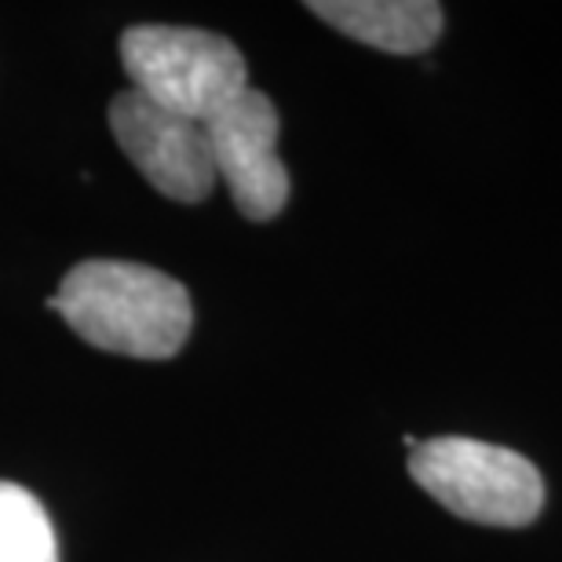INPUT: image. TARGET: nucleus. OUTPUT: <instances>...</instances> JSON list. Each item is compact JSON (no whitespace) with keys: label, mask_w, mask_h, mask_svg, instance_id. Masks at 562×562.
Returning a JSON list of instances; mask_svg holds the SVG:
<instances>
[{"label":"nucleus","mask_w":562,"mask_h":562,"mask_svg":"<svg viewBox=\"0 0 562 562\" xmlns=\"http://www.w3.org/2000/svg\"><path fill=\"white\" fill-rule=\"evenodd\" d=\"M48 307L59 311L85 344L143 362L176 358L194 325L183 281L128 260L77 263L59 292L48 296Z\"/></svg>","instance_id":"f257e3e1"},{"label":"nucleus","mask_w":562,"mask_h":562,"mask_svg":"<svg viewBox=\"0 0 562 562\" xmlns=\"http://www.w3.org/2000/svg\"><path fill=\"white\" fill-rule=\"evenodd\" d=\"M121 63L139 95L198 125L249 88L238 44L194 26H132L121 37Z\"/></svg>","instance_id":"f03ea898"},{"label":"nucleus","mask_w":562,"mask_h":562,"mask_svg":"<svg viewBox=\"0 0 562 562\" xmlns=\"http://www.w3.org/2000/svg\"><path fill=\"white\" fill-rule=\"evenodd\" d=\"M409 475L446 512L468 522L530 526L544 508V479L533 460L479 438H427L409 449Z\"/></svg>","instance_id":"7ed1b4c3"},{"label":"nucleus","mask_w":562,"mask_h":562,"mask_svg":"<svg viewBox=\"0 0 562 562\" xmlns=\"http://www.w3.org/2000/svg\"><path fill=\"white\" fill-rule=\"evenodd\" d=\"M110 132L157 194L198 205L220 183L205 125L150 103L136 88L110 99Z\"/></svg>","instance_id":"20e7f679"},{"label":"nucleus","mask_w":562,"mask_h":562,"mask_svg":"<svg viewBox=\"0 0 562 562\" xmlns=\"http://www.w3.org/2000/svg\"><path fill=\"white\" fill-rule=\"evenodd\" d=\"M278 110L263 92H245L205 121V136L216 165V179L231 190V201L252 223L274 220L289 201V172L278 157Z\"/></svg>","instance_id":"39448f33"},{"label":"nucleus","mask_w":562,"mask_h":562,"mask_svg":"<svg viewBox=\"0 0 562 562\" xmlns=\"http://www.w3.org/2000/svg\"><path fill=\"white\" fill-rule=\"evenodd\" d=\"M325 26L387 55H420L442 37L446 11L435 0H314Z\"/></svg>","instance_id":"423d86ee"},{"label":"nucleus","mask_w":562,"mask_h":562,"mask_svg":"<svg viewBox=\"0 0 562 562\" xmlns=\"http://www.w3.org/2000/svg\"><path fill=\"white\" fill-rule=\"evenodd\" d=\"M0 562H59L48 512L19 482H0Z\"/></svg>","instance_id":"0eeeda50"}]
</instances>
